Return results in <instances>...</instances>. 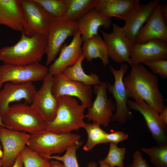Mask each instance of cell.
<instances>
[{
    "label": "cell",
    "mask_w": 167,
    "mask_h": 167,
    "mask_svg": "<svg viewBox=\"0 0 167 167\" xmlns=\"http://www.w3.org/2000/svg\"><path fill=\"white\" fill-rule=\"evenodd\" d=\"M123 82L128 98L139 97L160 114L166 107L158 77L142 64L132 65Z\"/></svg>",
    "instance_id": "cell-1"
},
{
    "label": "cell",
    "mask_w": 167,
    "mask_h": 167,
    "mask_svg": "<svg viewBox=\"0 0 167 167\" xmlns=\"http://www.w3.org/2000/svg\"><path fill=\"white\" fill-rule=\"evenodd\" d=\"M48 37L41 35L32 37L22 32L15 44L0 49V61L4 64L26 66L40 62L46 54Z\"/></svg>",
    "instance_id": "cell-2"
},
{
    "label": "cell",
    "mask_w": 167,
    "mask_h": 167,
    "mask_svg": "<svg viewBox=\"0 0 167 167\" xmlns=\"http://www.w3.org/2000/svg\"><path fill=\"white\" fill-rule=\"evenodd\" d=\"M57 98L58 107L56 115L52 121L45 122V130L55 133H69L83 127L87 107L79 104L72 96H62Z\"/></svg>",
    "instance_id": "cell-3"
},
{
    "label": "cell",
    "mask_w": 167,
    "mask_h": 167,
    "mask_svg": "<svg viewBox=\"0 0 167 167\" xmlns=\"http://www.w3.org/2000/svg\"><path fill=\"white\" fill-rule=\"evenodd\" d=\"M80 135L69 133H55L45 130L30 135L27 146L48 160L53 154H60L78 142Z\"/></svg>",
    "instance_id": "cell-4"
},
{
    "label": "cell",
    "mask_w": 167,
    "mask_h": 167,
    "mask_svg": "<svg viewBox=\"0 0 167 167\" xmlns=\"http://www.w3.org/2000/svg\"><path fill=\"white\" fill-rule=\"evenodd\" d=\"M5 127L31 135L45 130V122L30 105L18 103L10 105L1 117Z\"/></svg>",
    "instance_id": "cell-5"
},
{
    "label": "cell",
    "mask_w": 167,
    "mask_h": 167,
    "mask_svg": "<svg viewBox=\"0 0 167 167\" xmlns=\"http://www.w3.org/2000/svg\"><path fill=\"white\" fill-rule=\"evenodd\" d=\"M20 4L23 16L22 32L28 37L47 36L53 17L35 0H21Z\"/></svg>",
    "instance_id": "cell-6"
},
{
    "label": "cell",
    "mask_w": 167,
    "mask_h": 167,
    "mask_svg": "<svg viewBox=\"0 0 167 167\" xmlns=\"http://www.w3.org/2000/svg\"><path fill=\"white\" fill-rule=\"evenodd\" d=\"M128 69L127 63L122 64L118 70L115 69L110 65V70L114 76V82L113 85L107 83V90L112 94L115 102L116 111L112 120L121 124L125 123L133 117L126 105L129 98L123 81L124 75Z\"/></svg>",
    "instance_id": "cell-7"
},
{
    "label": "cell",
    "mask_w": 167,
    "mask_h": 167,
    "mask_svg": "<svg viewBox=\"0 0 167 167\" xmlns=\"http://www.w3.org/2000/svg\"><path fill=\"white\" fill-rule=\"evenodd\" d=\"M78 31L77 22L70 21L65 17H53L47 36L46 66L56 59L63 43L67 38L74 36Z\"/></svg>",
    "instance_id": "cell-8"
},
{
    "label": "cell",
    "mask_w": 167,
    "mask_h": 167,
    "mask_svg": "<svg viewBox=\"0 0 167 167\" xmlns=\"http://www.w3.org/2000/svg\"><path fill=\"white\" fill-rule=\"evenodd\" d=\"M48 68L40 62L26 66L3 64L0 66V86L7 82L23 83L43 80Z\"/></svg>",
    "instance_id": "cell-9"
},
{
    "label": "cell",
    "mask_w": 167,
    "mask_h": 167,
    "mask_svg": "<svg viewBox=\"0 0 167 167\" xmlns=\"http://www.w3.org/2000/svg\"><path fill=\"white\" fill-rule=\"evenodd\" d=\"M107 83L101 81L99 84L94 86L92 92L96 97L91 106L88 108L85 118L89 121L102 125L108 126L116 110L115 104L111 98H108L107 94Z\"/></svg>",
    "instance_id": "cell-10"
},
{
    "label": "cell",
    "mask_w": 167,
    "mask_h": 167,
    "mask_svg": "<svg viewBox=\"0 0 167 167\" xmlns=\"http://www.w3.org/2000/svg\"><path fill=\"white\" fill-rule=\"evenodd\" d=\"M134 99L133 101L128 100V107L142 115L152 138L158 146L167 144V124L161 119L159 114L145 101L139 97Z\"/></svg>",
    "instance_id": "cell-11"
},
{
    "label": "cell",
    "mask_w": 167,
    "mask_h": 167,
    "mask_svg": "<svg viewBox=\"0 0 167 167\" xmlns=\"http://www.w3.org/2000/svg\"><path fill=\"white\" fill-rule=\"evenodd\" d=\"M43 81L41 87L36 91L30 105L47 122L52 121L55 118L58 102L52 92L53 76L49 73Z\"/></svg>",
    "instance_id": "cell-12"
},
{
    "label": "cell",
    "mask_w": 167,
    "mask_h": 167,
    "mask_svg": "<svg viewBox=\"0 0 167 167\" xmlns=\"http://www.w3.org/2000/svg\"><path fill=\"white\" fill-rule=\"evenodd\" d=\"M30 135L24 131L10 130L0 126V142L3 149L2 167H11L27 146Z\"/></svg>",
    "instance_id": "cell-13"
},
{
    "label": "cell",
    "mask_w": 167,
    "mask_h": 167,
    "mask_svg": "<svg viewBox=\"0 0 167 167\" xmlns=\"http://www.w3.org/2000/svg\"><path fill=\"white\" fill-rule=\"evenodd\" d=\"M112 32L110 33L101 31L107 49L108 56L119 63L126 62L132 66L130 55L132 44L126 36L122 27L112 24Z\"/></svg>",
    "instance_id": "cell-14"
},
{
    "label": "cell",
    "mask_w": 167,
    "mask_h": 167,
    "mask_svg": "<svg viewBox=\"0 0 167 167\" xmlns=\"http://www.w3.org/2000/svg\"><path fill=\"white\" fill-rule=\"evenodd\" d=\"M52 92L56 98L62 96L76 97L88 108L92 105V87L71 80L62 73L53 76Z\"/></svg>",
    "instance_id": "cell-15"
},
{
    "label": "cell",
    "mask_w": 167,
    "mask_h": 167,
    "mask_svg": "<svg viewBox=\"0 0 167 167\" xmlns=\"http://www.w3.org/2000/svg\"><path fill=\"white\" fill-rule=\"evenodd\" d=\"M37 91L32 82L5 83L0 91V117L6 112L12 102L24 100L25 103L31 105Z\"/></svg>",
    "instance_id": "cell-16"
},
{
    "label": "cell",
    "mask_w": 167,
    "mask_h": 167,
    "mask_svg": "<svg viewBox=\"0 0 167 167\" xmlns=\"http://www.w3.org/2000/svg\"><path fill=\"white\" fill-rule=\"evenodd\" d=\"M160 1L154 0L145 4L137 5L123 20L125 22L122 29L133 44L136 42L137 36Z\"/></svg>",
    "instance_id": "cell-17"
},
{
    "label": "cell",
    "mask_w": 167,
    "mask_h": 167,
    "mask_svg": "<svg viewBox=\"0 0 167 167\" xmlns=\"http://www.w3.org/2000/svg\"><path fill=\"white\" fill-rule=\"evenodd\" d=\"M167 59V41L154 39L144 43L135 42L132 45L130 55L132 66L147 61Z\"/></svg>",
    "instance_id": "cell-18"
},
{
    "label": "cell",
    "mask_w": 167,
    "mask_h": 167,
    "mask_svg": "<svg viewBox=\"0 0 167 167\" xmlns=\"http://www.w3.org/2000/svg\"><path fill=\"white\" fill-rule=\"evenodd\" d=\"M82 42L79 31L74 35L70 43L62 46L59 56L48 68L49 73L54 76L62 73L66 68L75 64L82 55Z\"/></svg>",
    "instance_id": "cell-19"
},
{
    "label": "cell",
    "mask_w": 167,
    "mask_h": 167,
    "mask_svg": "<svg viewBox=\"0 0 167 167\" xmlns=\"http://www.w3.org/2000/svg\"><path fill=\"white\" fill-rule=\"evenodd\" d=\"M160 4L157 6L145 24L140 29L136 42L144 43L154 39L167 41V24L161 15Z\"/></svg>",
    "instance_id": "cell-20"
},
{
    "label": "cell",
    "mask_w": 167,
    "mask_h": 167,
    "mask_svg": "<svg viewBox=\"0 0 167 167\" xmlns=\"http://www.w3.org/2000/svg\"><path fill=\"white\" fill-rule=\"evenodd\" d=\"M77 22L83 42L98 34V31L101 26L108 29L112 25L111 18L103 16L94 8L88 12Z\"/></svg>",
    "instance_id": "cell-21"
},
{
    "label": "cell",
    "mask_w": 167,
    "mask_h": 167,
    "mask_svg": "<svg viewBox=\"0 0 167 167\" xmlns=\"http://www.w3.org/2000/svg\"><path fill=\"white\" fill-rule=\"evenodd\" d=\"M21 0H0V24L21 32L23 16Z\"/></svg>",
    "instance_id": "cell-22"
},
{
    "label": "cell",
    "mask_w": 167,
    "mask_h": 167,
    "mask_svg": "<svg viewBox=\"0 0 167 167\" xmlns=\"http://www.w3.org/2000/svg\"><path fill=\"white\" fill-rule=\"evenodd\" d=\"M139 3V0H98L94 8L105 17L123 19Z\"/></svg>",
    "instance_id": "cell-23"
},
{
    "label": "cell",
    "mask_w": 167,
    "mask_h": 167,
    "mask_svg": "<svg viewBox=\"0 0 167 167\" xmlns=\"http://www.w3.org/2000/svg\"><path fill=\"white\" fill-rule=\"evenodd\" d=\"M82 49V55L87 61L91 62L92 59L98 58L104 66L109 63L107 46L99 35H94L84 41Z\"/></svg>",
    "instance_id": "cell-24"
},
{
    "label": "cell",
    "mask_w": 167,
    "mask_h": 167,
    "mask_svg": "<svg viewBox=\"0 0 167 167\" xmlns=\"http://www.w3.org/2000/svg\"><path fill=\"white\" fill-rule=\"evenodd\" d=\"M84 59L82 55L78 61L73 66L66 68L62 72L68 79L80 82L86 86H91L98 84L101 82L99 77L94 73L87 74L82 67Z\"/></svg>",
    "instance_id": "cell-25"
},
{
    "label": "cell",
    "mask_w": 167,
    "mask_h": 167,
    "mask_svg": "<svg viewBox=\"0 0 167 167\" xmlns=\"http://www.w3.org/2000/svg\"><path fill=\"white\" fill-rule=\"evenodd\" d=\"M67 5L64 17L76 22L89 11L94 8L98 0H65Z\"/></svg>",
    "instance_id": "cell-26"
},
{
    "label": "cell",
    "mask_w": 167,
    "mask_h": 167,
    "mask_svg": "<svg viewBox=\"0 0 167 167\" xmlns=\"http://www.w3.org/2000/svg\"><path fill=\"white\" fill-rule=\"evenodd\" d=\"M100 125L93 122L91 123H85L83 126L88 134V139L83 149L88 151L99 144L107 143L106 136L107 133L101 129Z\"/></svg>",
    "instance_id": "cell-27"
},
{
    "label": "cell",
    "mask_w": 167,
    "mask_h": 167,
    "mask_svg": "<svg viewBox=\"0 0 167 167\" xmlns=\"http://www.w3.org/2000/svg\"><path fill=\"white\" fill-rule=\"evenodd\" d=\"M141 150L148 154L150 161L155 167H167V145L143 148Z\"/></svg>",
    "instance_id": "cell-28"
},
{
    "label": "cell",
    "mask_w": 167,
    "mask_h": 167,
    "mask_svg": "<svg viewBox=\"0 0 167 167\" xmlns=\"http://www.w3.org/2000/svg\"><path fill=\"white\" fill-rule=\"evenodd\" d=\"M24 167H49V160L44 158L38 153L25 146L20 153Z\"/></svg>",
    "instance_id": "cell-29"
},
{
    "label": "cell",
    "mask_w": 167,
    "mask_h": 167,
    "mask_svg": "<svg viewBox=\"0 0 167 167\" xmlns=\"http://www.w3.org/2000/svg\"><path fill=\"white\" fill-rule=\"evenodd\" d=\"M54 18L64 17L67 8L65 0H35Z\"/></svg>",
    "instance_id": "cell-30"
},
{
    "label": "cell",
    "mask_w": 167,
    "mask_h": 167,
    "mask_svg": "<svg viewBox=\"0 0 167 167\" xmlns=\"http://www.w3.org/2000/svg\"><path fill=\"white\" fill-rule=\"evenodd\" d=\"M126 152V148H119L117 144L110 143L108 153L103 160L111 167H124L123 160Z\"/></svg>",
    "instance_id": "cell-31"
},
{
    "label": "cell",
    "mask_w": 167,
    "mask_h": 167,
    "mask_svg": "<svg viewBox=\"0 0 167 167\" xmlns=\"http://www.w3.org/2000/svg\"><path fill=\"white\" fill-rule=\"evenodd\" d=\"M83 143V141H79L69 147L63 156H51L49 157V160L53 159L61 161L65 167H79L76 157V152Z\"/></svg>",
    "instance_id": "cell-32"
},
{
    "label": "cell",
    "mask_w": 167,
    "mask_h": 167,
    "mask_svg": "<svg viewBox=\"0 0 167 167\" xmlns=\"http://www.w3.org/2000/svg\"><path fill=\"white\" fill-rule=\"evenodd\" d=\"M142 63L147 66L154 75H158L163 79L167 78V60L159 59L145 61Z\"/></svg>",
    "instance_id": "cell-33"
},
{
    "label": "cell",
    "mask_w": 167,
    "mask_h": 167,
    "mask_svg": "<svg viewBox=\"0 0 167 167\" xmlns=\"http://www.w3.org/2000/svg\"><path fill=\"white\" fill-rule=\"evenodd\" d=\"M128 137L127 134L120 131L107 133L106 136L107 143H111L117 145L120 142L126 139Z\"/></svg>",
    "instance_id": "cell-34"
},
{
    "label": "cell",
    "mask_w": 167,
    "mask_h": 167,
    "mask_svg": "<svg viewBox=\"0 0 167 167\" xmlns=\"http://www.w3.org/2000/svg\"><path fill=\"white\" fill-rule=\"evenodd\" d=\"M133 156V159L131 163L126 167H150L143 158L140 151H135Z\"/></svg>",
    "instance_id": "cell-35"
},
{
    "label": "cell",
    "mask_w": 167,
    "mask_h": 167,
    "mask_svg": "<svg viewBox=\"0 0 167 167\" xmlns=\"http://www.w3.org/2000/svg\"><path fill=\"white\" fill-rule=\"evenodd\" d=\"M160 11L162 16L166 24H167V4H160Z\"/></svg>",
    "instance_id": "cell-36"
},
{
    "label": "cell",
    "mask_w": 167,
    "mask_h": 167,
    "mask_svg": "<svg viewBox=\"0 0 167 167\" xmlns=\"http://www.w3.org/2000/svg\"><path fill=\"white\" fill-rule=\"evenodd\" d=\"M49 167H65L62 164L57 160L49 161Z\"/></svg>",
    "instance_id": "cell-37"
},
{
    "label": "cell",
    "mask_w": 167,
    "mask_h": 167,
    "mask_svg": "<svg viewBox=\"0 0 167 167\" xmlns=\"http://www.w3.org/2000/svg\"><path fill=\"white\" fill-rule=\"evenodd\" d=\"M23 164L20 154L16 159L15 162L11 167H23Z\"/></svg>",
    "instance_id": "cell-38"
},
{
    "label": "cell",
    "mask_w": 167,
    "mask_h": 167,
    "mask_svg": "<svg viewBox=\"0 0 167 167\" xmlns=\"http://www.w3.org/2000/svg\"><path fill=\"white\" fill-rule=\"evenodd\" d=\"M161 119L167 124V107H166L162 112L159 114Z\"/></svg>",
    "instance_id": "cell-39"
},
{
    "label": "cell",
    "mask_w": 167,
    "mask_h": 167,
    "mask_svg": "<svg viewBox=\"0 0 167 167\" xmlns=\"http://www.w3.org/2000/svg\"><path fill=\"white\" fill-rule=\"evenodd\" d=\"M99 166L98 167H111L106 164L103 160H101L99 161Z\"/></svg>",
    "instance_id": "cell-40"
},
{
    "label": "cell",
    "mask_w": 167,
    "mask_h": 167,
    "mask_svg": "<svg viewBox=\"0 0 167 167\" xmlns=\"http://www.w3.org/2000/svg\"><path fill=\"white\" fill-rule=\"evenodd\" d=\"M97 163L95 162H91L89 163L87 167H97Z\"/></svg>",
    "instance_id": "cell-41"
},
{
    "label": "cell",
    "mask_w": 167,
    "mask_h": 167,
    "mask_svg": "<svg viewBox=\"0 0 167 167\" xmlns=\"http://www.w3.org/2000/svg\"><path fill=\"white\" fill-rule=\"evenodd\" d=\"M2 87L0 86V91ZM0 126H2V127H5V126L3 124V123L2 122V120L1 117L0 116Z\"/></svg>",
    "instance_id": "cell-42"
},
{
    "label": "cell",
    "mask_w": 167,
    "mask_h": 167,
    "mask_svg": "<svg viewBox=\"0 0 167 167\" xmlns=\"http://www.w3.org/2000/svg\"><path fill=\"white\" fill-rule=\"evenodd\" d=\"M2 162L1 158H0V167H2Z\"/></svg>",
    "instance_id": "cell-43"
},
{
    "label": "cell",
    "mask_w": 167,
    "mask_h": 167,
    "mask_svg": "<svg viewBox=\"0 0 167 167\" xmlns=\"http://www.w3.org/2000/svg\"><path fill=\"white\" fill-rule=\"evenodd\" d=\"M2 148V147L1 146V145L0 144V150H1V148Z\"/></svg>",
    "instance_id": "cell-44"
}]
</instances>
